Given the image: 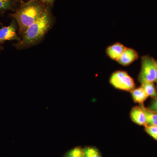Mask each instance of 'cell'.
Masks as SVG:
<instances>
[{"label":"cell","instance_id":"6da1fadb","mask_svg":"<svg viewBox=\"0 0 157 157\" xmlns=\"http://www.w3.org/2000/svg\"><path fill=\"white\" fill-rule=\"evenodd\" d=\"M51 8L36 22L30 26L23 34L20 40L14 44L18 50L26 49L42 42L54 23Z\"/></svg>","mask_w":157,"mask_h":157},{"label":"cell","instance_id":"7a4b0ae2","mask_svg":"<svg viewBox=\"0 0 157 157\" xmlns=\"http://www.w3.org/2000/svg\"><path fill=\"white\" fill-rule=\"evenodd\" d=\"M51 7L39 0H29L21 3L10 17L15 20L19 27V35L22 36L30 26L36 22Z\"/></svg>","mask_w":157,"mask_h":157},{"label":"cell","instance_id":"3957f363","mask_svg":"<svg viewBox=\"0 0 157 157\" xmlns=\"http://www.w3.org/2000/svg\"><path fill=\"white\" fill-rule=\"evenodd\" d=\"M141 70L138 80L141 84L155 81L156 63V61L148 56L141 57Z\"/></svg>","mask_w":157,"mask_h":157},{"label":"cell","instance_id":"277c9868","mask_svg":"<svg viewBox=\"0 0 157 157\" xmlns=\"http://www.w3.org/2000/svg\"><path fill=\"white\" fill-rule=\"evenodd\" d=\"M109 82L115 88L122 90L131 91L135 88L134 79L125 71H117L113 73Z\"/></svg>","mask_w":157,"mask_h":157},{"label":"cell","instance_id":"5b68a950","mask_svg":"<svg viewBox=\"0 0 157 157\" xmlns=\"http://www.w3.org/2000/svg\"><path fill=\"white\" fill-rule=\"evenodd\" d=\"M16 21L12 20L11 24L8 26H3L0 28V42L4 43L7 41L15 40L18 42L21 38L17 34Z\"/></svg>","mask_w":157,"mask_h":157},{"label":"cell","instance_id":"8992f818","mask_svg":"<svg viewBox=\"0 0 157 157\" xmlns=\"http://www.w3.org/2000/svg\"><path fill=\"white\" fill-rule=\"evenodd\" d=\"M138 58L139 55L136 50L133 48H126L117 62L120 64L126 67L137 60Z\"/></svg>","mask_w":157,"mask_h":157},{"label":"cell","instance_id":"52a82bcc","mask_svg":"<svg viewBox=\"0 0 157 157\" xmlns=\"http://www.w3.org/2000/svg\"><path fill=\"white\" fill-rule=\"evenodd\" d=\"M126 48L123 44L116 42L107 47L106 50V54L110 59L117 62Z\"/></svg>","mask_w":157,"mask_h":157},{"label":"cell","instance_id":"ba28073f","mask_svg":"<svg viewBox=\"0 0 157 157\" xmlns=\"http://www.w3.org/2000/svg\"><path fill=\"white\" fill-rule=\"evenodd\" d=\"M131 117L132 121L137 124L147 126L146 116L140 106H135L132 108Z\"/></svg>","mask_w":157,"mask_h":157},{"label":"cell","instance_id":"9c48e42d","mask_svg":"<svg viewBox=\"0 0 157 157\" xmlns=\"http://www.w3.org/2000/svg\"><path fill=\"white\" fill-rule=\"evenodd\" d=\"M21 3V0H0V15L8 11H15Z\"/></svg>","mask_w":157,"mask_h":157},{"label":"cell","instance_id":"30bf717a","mask_svg":"<svg viewBox=\"0 0 157 157\" xmlns=\"http://www.w3.org/2000/svg\"><path fill=\"white\" fill-rule=\"evenodd\" d=\"M139 106L143 110L146 116L147 126H157V113L154 112L148 108H147L143 104H140Z\"/></svg>","mask_w":157,"mask_h":157},{"label":"cell","instance_id":"8fae6325","mask_svg":"<svg viewBox=\"0 0 157 157\" xmlns=\"http://www.w3.org/2000/svg\"><path fill=\"white\" fill-rule=\"evenodd\" d=\"M130 92L133 100L135 103H139L140 104H143L144 102L148 97L141 86L137 88L134 89Z\"/></svg>","mask_w":157,"mask_h":157},{"label":"cell","instance_id":"7c38bea8","mask_svg":"<svg viewBox=\"0 0 157 157\" xmlns=\"http://www.w3.org/2000/svg\"><path fill=\"white\" fill-rule=\"evenodd\" d=\"M141 87L143 89L148 97L157 98V91L154 82H147L141 84Z\"/></svg>","mask_w":157,"mask_h":157},{"label":"cell","instance_id":"4fadbf2b","mask_svg":"<svg viewBox=\"0 0 157 157\" xmlns=\"http://www.w3.org/2000/svg\"><path fill=\"white\" fill-rule=\"evenodd\" d=\"M64 157H84V150L80 147H76L68 152Z\"/></svg>","mask_w":157,"mask_h":157},{"label":"cell","instance_id":"5bb4252c","mask_svg":"<svg viewBox=\"0 0 157 157\" xmlns=\"http://www.w3.org/2000/svg\"><path fill=\"white\" fill-rule=\"evenodd\" d=\"M84 150V157H101L99 151L94 147H86Z\"/></svg>","mask_w":157,"mask_h":157},{"label":"cell","instance_id":"9a60e30c","mask_svg":"<svg viewBox=\"0 0 157 157\" xmlns=\"http://www.w3.org/2000/svg\"><path fill=\"white\" fill-rule=\"evenodd\" d=\"M145 130L147 134L157 140V126H146L145 127Z\"/></svg>","mask_w":157,"mask_h":157},{"label":"cell","instance_id":"2e32d148","mask_svg":"<svg viewBox=\"0 0 157 157\" xmlns=\"http://www.w3.org/2000/svg\"><path fill=\"white\" fill-rule=\"evenodd\" d=\"M148 108L152 111L157 113V98H155Z\"/></svg>","mask_w":157,"mask_h":157},{"label":"cell","instance_id":"e0dca14e","mask_svg":"<svg viewBox=\"0 0 157 157\" xmlns=\"http://www.w3.org/2000/svg\"><path fill=\"white\" fill-rule=\"evenodd\" d=\"M42 3L48 5L50 7H52L53 6L55 0H39Z\"/></svg>","mask_w":157,"mask_h":157},{"label":"cell","instance_id":"ac0fdd59","mask_svg":"<svg viewBox=\"0 0 157 157\" xmlns=\"http://www.w3.org/2000/svg\"><path fill=\"white\" fill-rule=\"evenodd\" d=\"M157 84V61H156V77H155V81Z\"/></svg>","mask_w":157,"mask_h":157},{"label":"cell","instance_id":"d6986e66","mask_svg":"<svg viewBox=\"0 0 157 157\" xmlns=\"http://www.w3.org/2000/svg\"><path fill=\"white\" fill-rule=\"evenodd\" d=\"M1 44H2V43L0 42V52H1V50H2V49H3V47L2 45H1Z\"/></svg>","mask_w":157,"mask_h":157}]
</instances>
